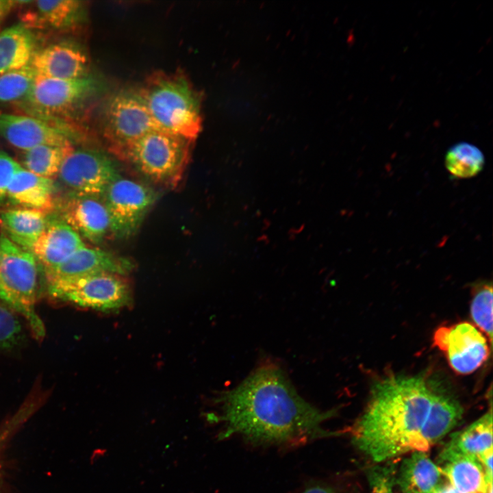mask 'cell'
<instances>
[{
	"label": "cell",
	"instance_id": "9",
	"mask_svg": "<svg viewBox=\"0 0 493 493\" xmlns=\"http://www.w3.org/2000/svg\"><path fill=\"white\" fill-rule=\"evenodd\" d=\"M157 197L152 188L140 182L121 175L115 179L102 196L110 233L117 238L134 235Z\"/></svg>",
	"mask_w": 493,
	"mask_h": 493
},
{
	"label": "cell",
	"instance_id": "29",
	"mask_svg": "<svg viewBox=\"0 0 493 493\" xmlns=\"http://www.w3.org/2000/svg\"><path fill=\"white\" fill-rule=\"evenodd\" d=\"M14 312L0 299V351L12 349L23 340L21 324Z\"/></svg>",
	"mask_w": 493,
	"mask_h": 493
},
{
	"label": "cell",
	"instance_id": "3",
	"mask_svg": "<svg viewBox=\"0 0 493 493\" xmlns=\"http://www.w3.org/2000/svg\"><path fill=\"white\" fill-rule=\"evenodd\" d=\"M158 129L191 141L202 129L201 95L181 72H156L138 89Z\"/></svg>",
	"mask_w": 493,
	"mask_h": 493
},
{
	"label": "cell",
	"instance_id": "2",
	"mask_svg": "<svg viewBox=\"0 0 493 493\" xmlns=\"http://www.w3.org/2000/svg\"><path fill=\"white\" fill-rule=\"evenodd\" d=\"M438 385L422 375H389L372 385L353 429V442L375 462L427 452L420 438Z\"/></svg>",
	"mask_w": 493,
	"mask_h": 493
},
{
	"label": "cell",
	"instance_id": "23",
	"mask_svg": "<svg viewBox=\"0 0 493 493\" xmlns=\"http://www.w3.org/2000/svg\"><path fill=\"white\" fill-rule=\"evenodd\" d=\"M441 477L426 452L414 451L401 464L396 484L402 493H433L441 484Z\"/></svg>",
	"mask_w": 493,
	"mask_h": 493
},
{
	"label": "cell",
	"instance_id": "22",
	"mask_svg": "<svg viewBox=\"0 0 493 493\" xmlns=\"http://www.w3.org/2000/svg\"><path fill=\"white\" fill-rule=\"evenodd\" d=\"M463 408L455 397L437 388L420 438L427 451L442 439L461 420Z\"/></svg>",
	"mask_w": 493,
	"mask_h": 493
},
{
	"label": "cell",
	"instance_id": "1",
	"mask_svg": "<svg viewBox=\"0 0 493 493\" xmlns=\"http://www.w3.org/2000/svg\"><path fill=\"white\" fill-rule=\"evenodd\" d=\"M217 401L220 414L206 417L223 423L219 439L236 435L252 444L290 446L336 434L323 428L336 411L323 412L306 401L273 363L257 368Z\"/></svg>",
	"mask_w": 493,
	"mask_h": 493
},
{
	"label": "cell",
	"instance_id": "10",
	"mask_svg": "<svg viewBox=\"0 0 493 493\" xmlns=\"http://www.w3.org/2000/svg\"><path fill=\"white\" fill-rule=\"evenodd\" d=\"M60 180L71 194L102 197L108 186L120 176L115 162L95 149H74L64 160Z\"/></svg>",
	"mask_w": 493,
	"mask_h": 493
},
{
	"label": "cell",
	"instance_id": "20",
	"mask_svg": "<svg viewBox=\"0 0 493 493\" xmlns=\"http://www.w3.org/2000/svg\"><path fill=\"white\" fill-rule=\"evenodd\" d=\"M49 222L47 213L40 210L16 207L0 211V228L5 237L29 251Z\"/></svg>",
	"mask_w": 493,
	"mask_h": 493
},
{
	"label": "cell",
	"instance_id": "7",
	"mask_svg": "<svg viewBox=\"0 0 493 493\" xmlns=\"http://www.w3.org/2000/svg\"><path fill=\"white\" fill-rule=\"evenodd\" d=\"M55 299L92 309H119L131 301V289L124 275L101 273L69 281L48 285Z\"/></svg>",
	"mask_w": 493,
	"mask_h": 493
},
{
	"label": "cell",
	"instance_id": "17",
	"mask_svg": "<svg viewBox=\"0 0 493 493\" xmlns=\"http://www.w3.org/2000/svg\"><path fill=\"white\" fill-rule=\"evenodd\" d=\"M81 236L64 220H49L31 251L43 266L51 269L85 246Z\"/></svg>",
	"mask_w": 493,
	"mask_h": 493
},
{
	"label": "cell",
	"instance_id": "31",
	"mask_svg": "<svg viewBox=\"0 0 493 493\" xmlns=\"http://www.w3.org/2000/svg\"><path fill=\"white\" fill-rule=\"evenodd\" d=\"M22 168L7 153L0 151V202L7 197L8 186L15 174Z\"/></svg>",
	"mask_w": 493,
	"mask_h": 493
},
{
	"label": "cell",
	"instance_id": "5",
	"mask_svg": "<svg viewBox=\"0 0 493 493\" xmlns=\"http://www.w3.org/2000/svg\"><path fill=\"white\" fill-rule=\"evenodd\" d=\"M38 266L31 251L0 237V299L27 320L34 336L42 340L43 322L36 310Z\"/></svg>",
	"mask_w": 493,
	"mask_h": 493
},
{
	"label": "cell",
	"instance_id": "26",
	"mask_svg": "<svg viewBox=\"0 0 493 493\" xmlns=\"http://www.w3.org/2000/svg\"><path fill=\"white\" fill-rule=\"evenodd\" d=\"M485 157L481 150L468 142H459L449 148L445 156V166L456 178H470L483 169Z\"/></svg>",
	"mask_w": 493,
	"mask_h": 493
},
{
	"label": "cell",
	"instance_id": "30",
	"mask_svg": "<svg viewBox=\"0 0 493 493\" xmlns=\"http://www.w3.org/2000/svg\"><path fill=\"white\" fill-rule=\"evenodd\" d=\"M396 475L394 465L371 468L368 474L371 493H394Z\"/></svg>",
	"mask_w": 493,
	"mask_h": 493
},
{
	"label": "cell",
	"instance_id": "6",
	"mask_svg": "<svg viewBox=\"0 0 493 493\" xmlns=\"http://www.w3.org/2000/svg\"><path fill=\"white\" fill-rule=\"evenodd\" d=\"M192 141L160 129H153L115 153L151 180L175 186L190 156Z\"/></svg>",
	"mask_w": 493,
	"mask_h": 493
},
{
	"label": "cell",
	"instance_id": "21",
	"mask_svg": "<svg viewBox=\"0 0 493 493\" xmlns=\"http://www.w3.org/2000/svg\"><path fill=\"white\" fill-rule=\"evenodd\" d=\"M38 47V36L22 23L0 32V75L30 64Z\"/></svg>",
	"mask_w": 493,
	"mask_h": 493
},
{
	"label": "cell",
	"instance_id": "34",
	"mask_svg": "<svg viewBox=\"0 0 493 493\" xmlns=\"http://www.w3.org/2000/svg\"><path fill=\"white\" fill-rule=\"evenodd\" d=\"M433 493H464L450 483H441Z\"/></svg>",
	"mask_w": 493,
	"mask_h": 493
},
{
	"label": "cell",
	"instance_id": "14",
	"mask_svg": "<svg viewBox=\"0 0 493 493\" xmlns=\"http://www.w3.org/2000/svg\"><path fill=\"white\" fill-rule=\"evenodd\" d=\"M90 58L75 40L63 39L38 47L30 62L37 77L70 79L90 73Z\"/></svg>",
	"mask_w": 493,
	"mask_h": 493
},
{
	"label": "cell",
	"instance_id": "28",
	"mask_svg": "<svg viewBox=\"0 0 493 493\" xmlns=\"http://www.w3.org/2000/svg\"><path fill=\"white\" fill-rule=\"evenodd\" d=\"M470 305V314L475 325L492 340V285L482 282L477 284Z\"/></svg>",
	"mask_w": 493,
	"mask_h": 493
},
{
	"label": "cell",
	"instance_id": "24",
	"mask_svg": "<svg viewBox=\"0 0 493 493\" xmlns=\"http://www.w3.org/2000/svg\"><path fill=\"white\" fill-rule=\"evenodd\" d=\"M452 450L477 459L492 450V411L464 430L452 435L446 445Z\"/></svg>",
	"mask_w": 493,
	"mask_h": 493
},
{
	"label": "cell",
	"instance_id": "16",
	"mask_svg": "<svg viewBox=\"0 0 493 493\" xmlns=\"http://www.w3.org/2000/svg\"><path fill=\"white\" fill-rule=\"evenodd\" d=\"M62 218L80 236L99 244L110 233V218L102 197L71 194L62 204Z\"/></svg>",
	"mask_w": 493,
	"mask_h": 493
},
{
	"label": "cell",
	"instance_id": "27",
	"mask_svg": "<svg viewBox=\"0 0 493 493\" xmlns=\"http://www.w3.org/2000/svg\"><path fill=\"white\" fill-rule=\"evenodd\" d=\"M36 78L30 64L1 75L0 105H18L22 102L29 94Z\"/></svg>",
	"mask_w": 493,
	"mask_h": 493
},
{
	"label": "cell",
	"instance_id": "15",
	"mask_svg": "<svg viewBox=\"0 0 493 493\" xmlns=\"http://www.w3.org/2000/svg\"><path fill=\"white\" fill-rule=\"evenodd\" d=\"M133 268L131 261L125 257L99 248L85 246L60 264L45 270V273L48 285H51L101 273L125 276Z\"/></svg>",
	"mask_w": 493,
	"mask_h": 493
},
{
	"label": "cell",
	"instance_id": "25",
	"mask_svg": "<svg viewBox=\"0 0 493 493\" xmlns=\"http://www.w3.org/2000/svg\"><path fill=\"white\" fill-rule=\"evenodd\" d=\"M73 149V146H38L23 151V164L28 171L51 179L58 174L64 160Z\"/></svg>",
	"mask_w": 493,
	"mask_h": 493
},
{
	"label": "cell",
	"instance_id": "8",
	"mask_svg": "<svg viewBox=\"0 0 493 493\" xmlns=\"http://www.w3.org/2000/svg\"><path fill=\"white\" fill-rule=\"evenodd\" d=\"M103 132L113 153L148 132L158 129L139 90L123 89L107 101L102 118Z\"/></svg>",
	"mask_w": 493,
	"mask_h": 493
},
{
	"label": "cell",
	"instance_id": "12",
	"mask_svg": "<svg viewBox=\"0 0 493 493\" xmlns=\"http://www.w3.org/2000/svg\"><path fill=\"white\" fill-rule=\"evenodd\" d=\"M0 136L25 151L41 145L73 146L81 134L29 115L0 112Z\"/></svg>",
	"mask_w": 493,
	"mask_h": 493
},
{
	"label": "cell",
	"instance_id": "4",
	"mask_svg": "<svg viewBox=\"0 0 493 493\" xmlns=\"http://www.w3.org/2000/svg\"><path fill=\"white\" fill-rule=\"evenodd\" d=\"M103 88L92 75L58 79L37 77L28 96L17 105L27 114L60 127H77L75 118Z\"/></svg>",
	"mask_w": 493,
	"mask_h": 493
},
{
	"label": "cell",
	"instance_id": "19",
	"mask_svg": "<svg viewBox=\"0 0 493 493\" xmlns=\"http://www.w3.org/2000/svg\"><path fill=\"white\" fill-rule=\"evenodd\" d=\"M55 186L51 179L21 168L12 178L7 197L16 205L49 213L55 207Z\"/></svg>",
	"mask_w": 493,
	"mask_h": 493
},
{
	"label": "cell",
	"instance_id": "32",
	"mask_svg": "<svg viewBox=\"0 0 493 493\" xmlns=\"http://www.w3.org/2000/svg\"><path fill=\"white\" fill-rule=\"evenodd\" d=\"M301 493H340L337 489L325 483H314L305 488Z\"/></svg>",
	"mask_w": 493,
	"mask_h": 493
},
{
	"label": "cell",
	"instance_id": "11",
	"mask_svg": "<svg viewBox=\"0 0 493 493\" xmlns=\"http://www.w3.org/2000/svg\"><path fill=\"white\" fill-rule=\"evenodd\" d=\"M433 339V345L446 355L451 368L461 375L475 372L490 354L485 337L467 322L439 327Z\"/></svg>",
	"mask_w": 493,
	"mask_h": 493
},
{
	"label": "cell",
	"instance_id": "13",
	"mask_svg": "<svg viewBox=\"0 0 493 493\" xmlns=\"http://www.w3.org/2000/svg\"><path fill=\"white\" fill-rule=\"evenodd\" d=\"M21 23L34 32H68L87 20V5L78 0L16 1Z\"/></svg>",
	"mask_w": 493,
	"mask_h": 493
},
{
	"label": "cell",
	"instance_id": "18",
	"mask_svg": "<svg viewBox=\"0 0 493 493\" xmlns=\"http://www.w3.org/2000/svg\"><path fill=\"white\" fill-rule=\"evenodd\" d=\"M438 467L450 484L464 493H485V472L475 457L456 452L445 446L438 459Z\"/></svg>",
	"mask_w": 493,
	"mask_h": 493
},
{
	"label": "cell",
	"instance_id": "33",
	"mask_svg": "<svg viewBox=\"0 0 493 493\" xmlns=\"http://www.w3.org/2000/svg\"><path fill=\"white\" fill-rule=\"evenodd\" d=\"M16 8V1L0 0V24L14 8Z\"/></svg>",
	"mask_w": 493,
	"mask_h": 493
}]
</instances>
